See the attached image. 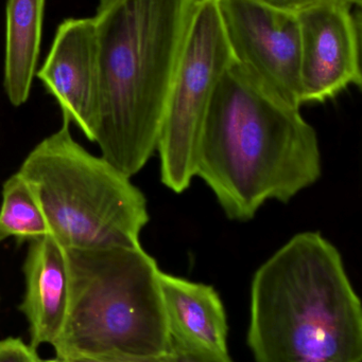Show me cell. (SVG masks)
<instances>
[{"label":"cell","instance_id":"8992f818","mask_svg":"<svg viewBox=\"0 0 362 362\" xmlns=\"http://www.w3.org/2000/svg\"><path fill=\"white\" fill-rule=\"evenodd\" d=\"M234 61L217 0H199L170 89L157 152L161 180L174 193L196 177L198 146L213 95Z\"/></svg>","mask_w":362,"mask_h":362},{"label":"cell","instance_id":"ba28073f","mask_svg":"<svg viewBox=\"0 0 362 362\" xmlns=\"http://www.w3.org/2000/svg\"><path fill=\"white\" fill-rule=\"evenodd\" d=\"M359 8L351 0H323L297 13L302 105L361 86Z\"/></svg>","mask_w":362,"mask_h":362},{"label":"cell","instance_id":"8fae6325","mask_svg":"<svg viewBox=\"0 0 362 362\" xmlns=\"http://www.w3.org/2000/svg\"><path fill=\"white\" fill-rule=\"evenodd\" d=\"M26 293L19 310L29 323L30 346H53L65 325L68 274L65 250L47 235L30 240L23 264Z\"/></svg>","mask_w":362,"mask_h":362},{"label":"cell","instance_id":"e0dca14e","mask_svg":"<svg viewBox=\"0 0 362 362\" xmlns=\"http://www.w3.org/2000/svg\"><path fill=\"white\" fill-rule=\"evenodd\" d=\"M38 362H62L60 361V359H57V357H55V359H38Z\"/></svg>","mask_w":362,"mask_h":362},{"label":"cell","instance_id":"5b68a950","mask_svg":"<svg viewBox=\"0 0 362 362\" xmlns=\"http://www.w3.org/2000/svg\"><path fill=\"white\" fill-rule=\"evenodd\" d=\"M70 123L40 142L18 173L38 196L64 249L136 248L149 223L144 193L131 178L72 137Z\"/></svg>","mask_w":362,"mask_h":362},{"label":"cell","instance_id":"6da1fadb","mask_svg":"<svg viewBox=\"0 0 362 362\" xmlns=\"http://www.w3.org/2000/svg\"><path fill=\"white\" fill-rule=\"evenodd\" d=\"M316 129L235 61L221 76L202 127L196 177L227 218L252 219L267 200L290 202L319 180Z\"/></svg>","mask_w":362,"mask_h":362},{"label":"cell","instance_id":"4fadbf2b","mask_svg":"<svg viewBox=\"0 0 362 362\" xmlns=\"http://www.w3.org/2000/svg\"><path fill=\"white\" fill-rule=\"evenodd\" d=\"M47 234L48 225L35 191L17 172L2 185L0 243L9 238L31 240Z\"/></svg>","mask_w":362,"mask_h":362},{"label":"cell","instance_id":"52a82bcc","mask_svg":"<svg viewBox=\"0 0 362 362\" xmlns=\"http://www.w3.org/2000/svg\"><path fill=\"white\" fill-rule=\"evenodd\" d=\"M234 61L272 95L301 108L297 13L266 0H217Z\"/></svg>","mask_w":362,"mask_h":362},{"label":"cell","instance_id":"30bf717a","mask_svg":"<svg viewBox=\"0 0 362 362\" xmlns=\"http://www.w3.org/2000/svg\"><path fill=\"white\" fill-rule=\"evenodd\" d=\"M170 344L188 351L229 355L227 314L214 287L159 272Z\"/></svg>","mask_w":362,"mask_h":362},{"label":"cell","instance_id":"2e32d148","mask_svg":"<svg viewBox=\"0 0 362 362\" xmlns=\"http://www.w3.org/2000/svg\"><path fill=\"white\" fill-rule=\"evenodd\" d=\"M276 8H283V10L290 11V12L298 13L307 6H312L317 2L323 1V0H266ZM357 6H361V0H351Z\"/></svg>","mask_w":362,"mask_h":362},{"label":"cell","instance_id":"5bb4252c","mask_svg":"<svg viewBox=\"0 0 362 362\" xmlns=\"http://www.w3.org/2000/svg\"><path fill=\"white\" fill-rule=\"evenodd\" d=\"M35 350L18 338L0 340V362H38Z\"/></svg>","mask_w":362,"mask_h":362},{"label":"cell","instance_id":"7c38bea8","mask_svg":"<svg viewBox=\"0 0 362 362\" xmlns=\"http://www.w3.org/2000/svg\"><path fill=\"white\" fill-rule=\"evenodd\" d=\"M46 0H8L4 86L15 107L29 99L42 42Z\"/></svg>","mask_w":362,"mask_h":362},{"label":"cell","instance_id":"9c48e42d","mask_svg":"<svg viewBox=\"0 0 362 362\" xmlns=\"http://www.w3.org/2000/svg\"><path fill=\"white\" fill-rule=\"evenodd\" d=\"M63 112L95 142L99 103L97 40L93 17L65 19L57 27L44 65L36 74Z\"/></svg>","mask_w":362,"mask_h":362},{"label":"cell","instance_id":"7a4b0ae2","mask_svg":"<svg viewBox=\"0 0 362 362\" xmlns=\"http://www.w3.org/2000/svg\"><path fill=\"white\" fill-rule=\"evenodd\" d=\"M199 0H98L101 156L133 177L157 152L170 89Z\"/></svg>","mask_w":362,"mask_h":362},{"label":"cell","instance_id":"277c9868","mask_svg":"<svg viewBox=\"0 0 362 362\" xmlns=\"http://www.w3.org/2000/svg\"><path fill=\"white\" fill-rule=\"evenodd\" d=\"M68 306L57 358L165 357L170 338L157 261L142 249H64Z\"/></svg>","mask_w":362,"mask_h":362},{"label":"cell","instance_id":"9a60e30c","mask_svg":"<svg viewBox=\"0 0 362 362\" xmlns=\"http://www.w3.org/2000/svg\"><path fill=\"white\" fill-rule=\"evenodd\" d=\"M169 362H233L230 355H216L210 353L188 351L170 344V351L166 356Z\"/></svg>","mask_w":362,"mask_h":362},{"label":"cell","instance_id":"3957f363","mask_svg":"<svg viewBox=\"0 0 362 362\" xmlns=\"http://www.w3.org/2000/svg\"><path fill=\"white\" fill-rule=\"evenodd\" d=\"M247 342L256 362L362 361L361 301L322 234H297L256 270Z\"/></svg>","mask_w":362,"mask_h":362}]
</instances>
